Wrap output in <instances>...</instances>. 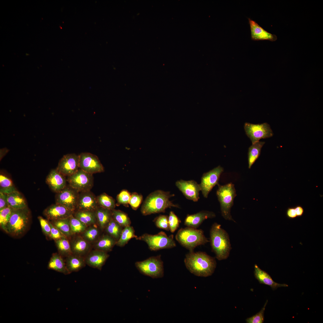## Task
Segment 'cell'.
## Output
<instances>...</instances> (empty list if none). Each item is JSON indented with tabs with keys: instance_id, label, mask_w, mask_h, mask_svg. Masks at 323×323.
I'll list each match as a JSON object with an SVG mask.
<instances>
[{
	"instance_id": "cell-1",
	"label": "cell",
	"mask_w": 323,
	"mask_h": 323,
	"mask_svg": "<svg viewBox=\"0 0 323 323\" xmlns=\"http://www.w3.org/2000/svg\"><path fill=\"white\" fill-rule=\"evenodd\" d=\"M184 262L190 272L196 276L202 277L211 275L217 265L214 258L202 252H189L186 255Z\"/></svg>"
},
{
	"instance_id": "cell-2",
	"label": "cell",
	"mask_w": 323,
	"mask_h": 323,
	"mask_svg": "<svg viewBox=\"0 0 323 323\" xmlns=\"http://www.w3.org/2000/svg\"><path fill=\"white\" fill-rule=\"evenodd\" d=\"M174 196L170 192L157 190L150 194L146 198L142 205L141 211L144 215L164 212L168 208H179L169 200Z\"/></svg>"
},
{
	"instance_id": "cell-3",
	"label": "cell",
	"mask_w": 323,
	"mask_h": 323,
	"mask_svg": "<svg viewBox=\"0 0 323 323\" xmlns=\"http://www.w3.org/2000/svg\"><path fill=\"white\" fill-rule=\"evenodd\" d=\"M216 223L212 225L210 230V242L212 251L219 260L227 259L231 249L228 233Z\"/></svg>"
},
{
	"instance_id": "cell-4",
	"label": "cell",
	"mask_w": 323,
	"mask_h": 323,
	"mask_svg": "<svg viewBox=\"0 0 323 323\" xmlns=\"http://www.w3.org/2000/svg\"><path fill=\"white\" fill-rule=\"evenodd\" d=\"M175 239L189 252L193 251L197 246L209 242L202 230L188 227L180 229L175 236Z\"/></svg>"
},
{
	"instance_id": "cell-5",
	"label": "cell",
	"mask_w": 323,
	"mask_h": 323,
	"mask_svg": "<svg viewBox=\"0 0 323 323\" xmlns=\"http://www.w3.org/2000/svg\"><path fill=\"white\" fill-rule=\"evenodd\" d=\"M31 218V213L28 207L14 209L7 225L6 233L14 237L22 235L28 229Z\"/></svg>"
},
{
	"instance_id": "cell-6",
	"label": "cell",
	"mask_w": 323,
	"mask_h": 323,
	"mask_svg": "<svg viewBox=\"0 0 323 323\" xmlns=\"http://www.w3.org/2000/svg\"><path fill=\"white\" fill-rule=\"evenodd\" d=\"M216 194L220 203L221 214L226 220L235 222L231 214V209L236 196L234 185L231 183L221 185L219 184Z\"/></svg>"
},
{
	"instance_id": "cell-7",
	"label": "cell",
	"mask_w": 323,
	"mask_h": 323,
	"mask_svg": "<svg viewBox=\"0 0 323 323\" xmlns=\"http://www.w3.org/2000/svg\"><path fill=\"white\" fill-rule=\"evenodd\" d=\"M143 241L147 244L152 251L171 249L176 246V244L173 234L168 236L164 232L161 231L155 235L144 234L135 238Z\"/></svg>"
},
{
	"instance_id": "cell-8",
	"label": "cell",
	"mask_w": 323,
	"mask_h": 323,
	"mask_svg": "<svg viewBox=\"0 0 323 323\" xmlns=\"http://www.w3.org/2000/svg\"><path fill=\"white\" fill-rule=\"evenodd\" d=\"M135 265L140 272L145 275L153 278H161L164 276L163 263L160 255L136 262Z\"/></svg>"
},
{
	"instance_id": "cell-9",
	"label": "cell",
	"mask_w": 323,
	"mask_h": 323,
	"mask_svg": "<svg viewBox=\"0 0 323 323\" xmlns=\"http://www.w3.org/2000/svg\"><path fill=\"white\" fill-rule=\"evenodd\" d=\"M69 185L78 193L90 191L94 183L92 174L79 169L74 174L68 176Z\"/></svg>"
},
{
	"instance_id": "cell-10",
	"label": "cell",
	"mask_w": 323,
	"mask_h": 323,
	"mask_svg": "<svg viewBox=\"0 0 323 323\" xmlns=\"http://www.w3.org/2000/svg\"><path fill=\"white\" fill-rule=\"evenodd\" d=\"M244 127L246 134L252 144L260 139L272 137L273 135L270 125L266 123L254 124L246 122Z\"/></svg>"
},
{
	"instance_id": "cell-11",
	"label": "cell",
	"mask_w": 323,
	"mask_h": 323,
	"mask_svg": "<svg viewBox=\"0 0 323 323\" xmlns=\"http://www.w3.org/2000/svg\"><path fill=\"white\" fill-rule=\"evenodd\" d=\"M223 171V168L219 165L203 174L199 185L201 191L204 197L207 198L213 188L216 185L219 184L220 176Z\"/></svg>"
},
{
	"instance_id": "cell-12",
	"label": "cell",
	"mask_w": 323,
	"mask_h": 323,
	"mask_svg": "<svg viewBox=\"0 0 323 323\" xmlns=\"http://www.w3.org/2000/svg\"><path fill=\"white\" fill-rule=\"evenodd\" d=\"M79 168L85 172L93 174L104 171V167L98 157L89 153L79 155Z\"/></svg>"
},
{
	"instance_id": "cell-13",
	"label": "cell",
	"mask_w": 323,
	"mask_h": 323,
	"mask_svg": "<svg viewBox=\"0 0 323 323\" xmlns=\"http://www.w3.org/2000/svg\"><path fill=\"white\" fill-rule=\"evenodd\" d=\"M79 155L75 153L64 155L60 160L57 170L64 176H68L80 169Z\"/></svg>"
},
{
	"instance_id": "cell-14",
	"label": "cell",
	"mask_w": 323,
	"mask_h": 323,
	"mask_svg": "<svg viewBox=\"0 0 323 323\" xmlns=\"http://www.w3.org/2000/svg\"><path fill=\"white\" fill-rule=\"evenodd\" d=\"M79 193L71 187L66 186L57 193L55 196L56 203L60 204L74 212L76 209Z\"/></svg>"
},
{
	"instance_id": "cell-15",
	"label": "cell",
	"mask_w": 323,
	"mask_h": 323,
	"mask_svg": "<svg viewBox=\"0 0 323 323\" xmlns=\"http://www.w3.org/2000/svg\"><path fill=\"white\" fill-rule=\"evenodd\" d=\"M175 185L187 199L195 202L198 200L201 189L199 184L196 182L180 180L176 181Z\"/></svg>"
},
{
	"instance_id": "cell-16",
	"label": "cell",
	"mask_w": 323,
	"mask_h": 323,
	"mask_svg": "<svg viewBox=\"0 0 323 323\" xmlns=\"http://www.w3.org/2000/svg\"><path fill=\"white\" fill-rule=\"evenodd\" d=\"M98 206L97 197L90 191L79 193L76 207L78 210L95 211Z\"/></svg>"
},
{
	"instance_id": "cell-17",
	"label": "cell",
	"mask_w": 323,
	"mask_h": 323,
	"mask_svg": "<svg viewBox=\"0 0 323 323\" xmlns=\"http://www.w3.org/2000/svg\"><path fill=\"white\" fill-rule=\"evenodd\" d=\"M73 213L64 206L56 203L48 207L43 212L47 219L51 221L68 217Z\"/></svg>"
},
{
	"instance_id": "cell-18",
	"label": "cell",
	"mask_w": 323,
	"mask_h": 323,
	"mask_svg": "<svg viewBox=\"0 0 323 323\" xmlns=\"http://www.w3.org/2000/svg\"><path fill=\"white\" fill-rule=\"evenodd\" d=\"M250 25L251 39L252 40H268L275 41L277 39V36L265 30L261 27L256 21L250 18H248Z\"/></svg>"
},
{
	"instance_id": "cell-19",
	"label": "cell",
	"mask_w": 323,
	"mask_h": 323,
	"mask_svg": "<svg viewBox=\"0 0 323 323\" xmlns=\"http://www.w3.org/2000/svg\"><path fill=\"white\" fill-rule=\"evenodd\" d=\"M215 217V214L212 211H202L194 214H188L184 224L187 227L197 228L205 220Z\"/></svg>"
},
{
	"instance_id": "cell-20",
	"label": "cell",
	"mask_w": 323,
	"mask_h": 323,
	"mask_svg": "<svg viewBox=\"0 0 323 323\" xmlns=\"http://www.w3.org/2000/svg\"><path fill=\"white\" fill-rule=\"evenodd\" d=\"M46 182L54 191L58 193L66 186V180L64 176L56 169L52 170L48 175Z\"/></svg>"
},
{
	"instance_id": "cell-21",
	"label": "cell",
	"mask_w": 323,
	"mask_h": 323,
	"mask_svg": "<svg viewBox=\"0 0 323 323\" xmlns=\"http://www.w3.org/2000/svg\"><path fill=\"white\" fill-rule=\"evenodd\" d=\"M109 257L106 252L98 250L91 252L85 259L86 263L88 265L101 270Z\"/></svg>"
},
{
	"instance_id": "cell-22",
	"label": "cell",
	"mask_w": 323,
	"mask_h": 323,
	"mask_svg": "<svg viewBox=\"0 0 323 323\" xmlns=\"http://www.w3.org/2000/svg\"><path fill=\"white\" fill-rule=\"evenodd\" d=\"M254 275L260 284L268 285L274 290L278 287L288 286L286 284H278L274 281L267 272L260 269L257 264L254 266Z\"/></svg>"
},
{
	"instance_id": "cell-23",
	"label": "cell",
	"mask_w": 323,
	"mask_h": 323,
	"mask_svg": "<svg viewBox=\"0 0 323 323\" xmlns=\"http://www.w3.org/2000/svg\"><path fill=\"white\" fill-rule=\"evenodd\" d=\"M85 259L83 257L72 254L67 257L65 264L70 273L78 271L86 264Z\"/></svg>"
},
{
	"instance_id": "cell-24",
	"label": "cell",
	"mask_w": 323,
	"mask_h": 323,
	"mask_svg": "<svg viewBox=\"0 0 323 323\" xmlns=\"http://www.w3.org/2000/svg\"><path fill=\"white\" fill-rule=\"evenodd\" d=\"M49 269L54 270L65 275L70 274L68 271L61 255L57 253L53 254L49 262Z\"/></svg>"
},
{
	"instance_id": "cell-25",
	"label": "cell",
	"mask_w": 323,
	"mask_h": 323,
	"mask_svg": "<svg viewBox=\"0 0 323 323\" xmlns=\"http://www.w3.org/2000/svg\"><path fill=\"white\" fill-rule=\"evenodd\" d=\"M9 206L15 209L28 207L26 202L23 196L17 190L7 194Z\"/></svg>"
},
{
	"instance_id": "cell-26",
	"label": "cell",
	"mask_w": 323,
	"mask_h": 323,
	"mask_svg": "<svg viewBox=\"0 0 323 323\" xmlns=\"http://www.w3.org/2000/svg\"><path fill=\"white\" fill-rule=\"evenodd\" d=\"M84 238L77 237L73 240L71 244L72 254L83 257L88 251L89 244Z\"/></svg>"
},
{
	"instance_id": "cell-27",
	"label": "cell",
	"mask_w": 323,
	"mask_h": 323,
	"mask_svg": "<svg viewBox=\"0 0 323 323\" xmlns=\"http://www.w3.org/2000/svg\"><path fill=\"white\" fill-rule=\"evenodd\" d=\"M97 220L102 229L105 228L112 218V210L98 206L95 211Z\"/></svg>"
},
{
	"instance_id": "cell-28",
	"label": "cell",
	"mask_w": 323,
	"mask_h": 323,
	"mask_svg": "<svg viewBox=\"0 0 323 323\" xmlns=\"http://www.w3.org/2000/svg\"><path fill=\"white\" fill-rule=\"evenodd\" d=\"M265 143L264 142L259 141L252 144L249 147L248 153L249 169L251 168L260 156L261 149Z\"/></svg>"
},
{
	"instance_id": "cell-29",
	"label": "cell",
	"mask_w": 323,
	"mask_h": 323,
	"mask_svg": "<svg viewBox=\"0 0 323 323\" xmlns=\"http://www.w3.org/2000/svg\"><path fill=\"white\" fill-rule=\"evenodd\" d=\"M117 241L108 234L103 236L96 244V248L98 250L106 252L111 250L116 245Z\"/></svg>"
},
{
	"instance_id": "cell-30",
	"label": "cell",
	"mask_w": 323,
	"mask_h": 323,
	"mask_svg": "<svg viewBox=\"0 0 323 323\" xmlns=\"http://www.w3.org/2000/svg\"><path fill=\"white\" fill-rule=\"evenodd\" d=\"M74 216L86 226L95 223L97 220L95 211L77 210Z\"/></svg>"
},
{
	"instance_id": "cell-31",
	"label": "cell",
	"mask_w": 323,
	"mask_h": 323,
	"mask_svg": "<svg viewBox=\"0 0 323 323\" xmlns=\"http://www.w3.org/2000/svg\"><path fill=\"white\" fill-rule=\"evenodd\" d=\"M137 236L135 234L133 227L130 226L125 227L123 228L119 239L117 241L116 245L120 247H123L127 244L132 238H136Z\"/></svg>"
},
{
	"instance_id": "cell-32",
	"label": "cell",
	"mask_w": 323,
	"mask_h": 323,
	"mask_svg": "<svg viewBox=\"0 0 323 323\" xmlns=\"http://www.w3.org/2000/svg\"><path fill=\"white\" fill-rule=\"evenodd\" d=\"M69 217L52 221L51 222L55 227L66 237L69 236L72 234Z\"/></svg>"
},
{
	"instance_id": "cell-33",
	"label": "cell",
	"mask_w": 323,
	"mask_h": 323,
	"mask_svg": "<svg viewBox=\"0 0 323 323\" xmlns=\"http://www.w3.org/2000/svg\"><path fill=\"white\" fill-rule=\"evenodd\" d=\"M105 228L107 234L117 241L119 239L123 229V227L112 218Z\"/></svg>"
},
{
	"instance_id": "cell-34",
	"label": "cell",
	"mask_w": 323,
	"mask_h": 323,
	"mask_svg": "<svg viewBox=\"0 0 323 323\" xmlns=\"http://www.w3.org/2000/svg\"><path fill=\"white\" fill-rule=\"evenodd\" d=\"M97 199L99 206L111 210L115 208V200L105 193L98 196Z\"/></svg>"
},
{
	"instance_id": "cell-35",
	"label": "cell",
	"mask_w": 323,
	"mask_h": 323,
	"mask_svg": "<svg viewBox=\"0 0 323 323\" xmlns=\"http://www.w3.org/2000/svg\"><path fill=\"white\" fill-rule=\"evenodd\" d=\"M112 218L123 228L130 226L131 222L127 214L124 212L115 209L112 210Z\"/></svg>"
},
{
	"instance_id": "cell-36",
	"label": "cell",
	"mask_w": 323,
	"mask_h": 323,
	"mask_svg": "<svg viewBox=\"0 0 323 323\" xmlns=\"http://www.w3.org/2000/svg\"><path fill=\"white\" fill-rule=\"evenodd\" d=\"M55 241L61 255L67 257L72 254L71 244L66 237L61 238Z\"/></svg>"
},
{
	"instance_id": "cell-37",
	"label": "cell",
	"mask_w": 323,
	"mask_h": 323,
	"mask_svg": "<svg viewBox=\"0 0 323 323\" xmlns=\"http://www.w3.org/2000/svg\"><path fill=\"white\" fill-rule=\"evenodd\" d=\"M17 190L11 180L5 175H0V192L7 194Z\"/></svg>"
},
{
	"instance_id": "cell-38",
	"label": "cell",
	"mask_w": 323,
	"mask_h": 323,
	"mask_svg": "<svg viewBox=\"0 0 323 323\" xmlns=\"http://www.w3.org/2000/svg\"><path fill=\"white\" fill-rule=\"evenodd\" d=\"M14 209L9 206L0 210V226L5 232L6 226L9 220Z\"/></svg>"
},
{
	"instance_id": "cell-39",
	"label": "cell",
	"mask_w": 323,
	"mask_h": 323,
	"mask_svg": "<svg viewBox=\"0 0 323 323\" xmlns=\"http://www.w3.org/2000/svg\"><path fill=\"white\" fill-rule=\"evenodd\" d=\"M72 234H78L84 231L86 226L79 219L74 217L73 214L69 217Z\"/></svg>"
},
{
	"instance_id": "cell-40",
	"label": "cell",
	"mask_w": 323,
	"mask_h": 323,
	"mask_svg": "<svg viewBox=\"0 0 323 323\" xmlns=\"http://www.w3.org/2000/svg\"><path fill=\"white\" fill-rule=\"evenodd\" d=\"M169 230L173 233L178 228L181 221L173 211H170L168 217Z\"/></svg>"
},
{
	"instance_id": "cell-41",
	"label": "cell",
	"mask_w": 323,
	"mask_h": 323,
	"mask_svg": "<svg viewBox=\"0 0 323 323\" xmlns=\"http://www.w3.org/2000/svg\"><path fill=\"white\" fill-rule=\"evenodd\" d=\"M268 300L266 302L263 307L258 313L252 317L247 318L246 320L247 323H263L264 321V312Z\"/></svg>"
},
{
	"instance_id": "cell-42",
	"label": "cell",
	"mask_w": 323,
	"mask_h": 323,
	"mask_svg": "<svg viewBox=\"0 0 323 323\" xmlns=\"http://www.w3.org/2000/svg\"><path fill=\"white\" fill-rule=\"evenodd\" d=\"M131 196L130 193L127 190L121 191L117 196L118 204L128 207Z\"/></svg>"
},
{
	"instance_id": "cell-43",
	"label": "cell",
	"mask_w": 323,
	"mask_h": 323,
	"mask_svg": "<svg viewBox=\"0 0 323 323\" xmlns=\"http://www.w3.org/2000/svg\"><path fill=\"white\" fill-rule=\"evenodd\" d=\"M154 221L157 227L167 231H169L168 217L167 216L160 215L155 219Z\"/></svg>"
},
{
	"instance_id": "cell-44",
	"label": "cell",
	"mask_w": 323,
	"mask_h": 323,
	"mask_svg": "<svg viewBox=\"0 0 323 323\" xmlns=\"http://www.w3.org/2000/svg\"><path fill=\"white\" fill-rule=\"evenodd\" d=\"M143 200V196L136 192L132 193L131 196L129 204L132 209L136 210L139 207Z\"/></svg>"
},
{
	"instance_id": "cell-45",
	"label": "cell",
	"mask_w": 323,
	"mask_h": 323,
	"mask_svg": "<svg viewBox=\"0 0 323 323\" xmlns=\"http://www.w3.org/2000/svg\"><path fill=\"white\" fill-rule=\"evenodd\" d=\"M99 234V231L95 227H92L85 231L83 234V238L87 241H94Z\"/></svg>"
},
{
	"instance_id": "cell-46",
	"label": "cell",
	"mask_w": 323,
	"mask_h": 323,
	"mask_svg": "<svg viewBox=\"0 0 323 323\" xmlns=\"http://www.w3.org/2000/svg\"><path fill=\"white\" fill-rule=\"evenodd\" d=\"M38 218L43 232L46 236L49 237L51 233V227L49 221L41 216H39Z\"/></svg>"
},
{
	"instance_id": "cell-47",
	"label": "cell",
	"mask_w": 323,
	"mask_h": 323,
	"mask_svg": "<svg viewBox=\"0 0 323 323\" xmlns=\"http://www.w3.org/2000/svg\"><path fill=\"white\" fill-rule=\"evenodd\" d=\"M49 223L51 227L50 237L55 240L66 237L55 227L51 222L49 221Z\"/></svg>"
},
{
	"instance_id": "cell-48",
	"label": "cell",
	"mask_w": 323,
	"mask_h": 323,
	"mask_svg": "<svg viewBox=\"0 0 323 323\" xmlns=\"http://www.w3.org/2000/svg\"><path fill=\"white\" fill-rule=\"evenodd\" d=\"M8 206L7 194L0 192V210Z\"/></svg>"
},
{
	"instance_id": "cell-49",
	"label": "cell",
	"mask_w": 323,
	"mask_h": 323,
	"mask_svg": "<svg viewBox=\"0 0 323 323\" xmlns=\"http://www.w3.org/2000/svg\"><path fill=\"white\" fill-rule=\"evenodd\" d=\"M286 215L290 219H294L297 217L294 207L289 208L287 210Z\"/></svg>"
},
{
	"instance_id": "cell-50",
	"label": "cell",
	"mask_w": 323,
	"mask_h": 323,
	"mask_svg": "<svg viewBox=\"0 0 323 323\" xmlns=\"http://www.w3.org/2000/svg\"><path fill=\"white\" fill-rule=\"evenodd\" d=\"M297 217L302 216L304 212V209L300 205H297L294 207Z\"/></svg>"
},
{
	"instance_id": "cell-51",
	"label": "cell",
	"mask_w": 323,
	"mask_h": 323,
	"mask_svg": "<svg viewBox=\"0 0 323 323\" xmlns=\"http://www.w3.org/2000/svg\"><path fill=\"white\" fill-rule=\"evenodd\" d=\"M8 152V150L7 148H3L0 150V153H3V154L0 157V160L1 159L3 156H4L5 154Z\"/></svg>"
}]
</instances>
